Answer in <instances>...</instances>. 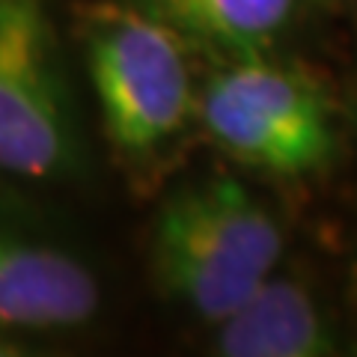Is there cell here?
<instances>
[{
	"label": "cell",
	"mask_w": 357,
	"mask_h": 357,
	"mask_svg": "<svg viewBox=\"0 0 357 357\" xmlns=\"http://www.w3.org/2000/svg\"><path fill=\"white\" fill-rule=\"evenodd\" d=\"M84 69L122 173L152 182L199 131L197 51L128 0L84 6Z\"/></svg>",
	"instance_id": "1"
},
{
	"label": "cell",
	"mask_w": 357,
	"mask_h": 357,
	"mask_svg": "<svg viewBox=\"0 0 357 357\" xmlns=\"http://www.w3.org/2000/svg\"><path fill=\"white\" fill-rule=\"evenodd\" d=\"M283 256L280 218L229 176L178 188L152 220V283L206 325H218L241 307Z\"/></svg>",
	"instance_id": "2"
},
{
	"label": "cell",
	"mask_w": 357,
	"mask_h": 357,
	"mask_svg": "<svg viewBox=\"0 0 357 357\" xmlns=\"http://www.w3.org/2000/svg\"><path fill=\"white\" fill-rule=\"evenodd\" d=\"M199 131L248 170L304 178L342 149V107L304 63L280 54L218 60L203 77Z\"/></svg>",
	"instance_id": "3"
},
{
	"label": "cell",
	"mask_w": 357,
	"mask_h": 357,
	"mask_svg": "<svg viewBox=\"0 0 357 357\" xmlns=\"http://www.w3.org/2000/svg\"><path fill=\"white\" fill-rule=\"evenodd\" d=\"M84 164V126L48 3L0 0V176L57 185Z\"/></svg>",
	"instance_id": "4"
},
{
	"label": "cell",
	"mask_w": 357,
	"mask_h": 357,
	"mask_svg": "<svg viewBox=\"0 0 357 357\" xmlns=\"http://www.w3.org/2000/svg\"><path fill=\"white\" fill-rule=\"evenodd\" d=\"M105 304L96 271L60 244L0 229V333H75Z\"/></svg>",
	"instance_id": "5"
},
{
	"label": "cell",
	"mask_w": 357,
	"mask_h": 357,
	"mask_svg": "<svg viewBox=\"0 0 357 357\" xmlns=\"http://www.w3.org/2000/svg\"><path fill=\"white\" fill-rule=\"evenodd\" d=\"M211 333V351L223 357H333L342 354L325 298L307 277L274 268Z\"/></svg>",
	"instance_id": "6"
},
{
	"label": "cell",
	"mask_w": 357,
	"mask_h": 357,
	"mask_svg": "<svg viewBox=\"0 0 357 357\" xmlns=\"http://www.w3.org/2000/svg\"><path fill=\"white\" fill-rule=\"evenodd\" d=\"M178 33L197 54L241 60L280 54L316 9V0H128Z\"/></svg>",
	"instance_id": "7"
},
{
	"label": "cell",
	"mask_w": 357,
	"mask_h": 357,
	"mask_svg": "<svg viewBox=\"0 0 357 357\" xmlns=\"http://www.w3.org/2000/svg\"><path fill=\"white\" fill-rule=\"evenodd\" d=\"M18 354H27L24 345L15 337H3V333H0V357H18Z\"/></svg>",
	"instance_id": "8"
},
{
	"label": "cell",
	"mask_w": 357,
	"mask_h": 357,
	"mask_svg": "<svg viewBox=\"0 0 357 357\" xmlns=\"http://www.w3.org/2000/svg\"><path fill=\"white\" fill-rule=\"evenodd\" d=\"M345 114H349L351 126L357 128V69H354V77H351V93H349V107H345Z\"/></svg>",
	"instance_id": "9"
},
{
	"label": "cell",
	"mask_w": 357,
	"mask_h": 357,
	"mask_svg": "<svg viewBox=\"0 0 357 357\" xmlns=\"http://www.w3.org/2000/svg\"><path fill=\"white\" fill-rule=\"evenodd\" d=\"M354 301H357V259H354Z\"/></svg>",
	"instance_id": "10"
},
{
	"label": "cell",
	"mask_w": 357,
	"mask_h": 357,
	"mask_svg": "<svg viewBox=\"0 0 357 357\" xmlns=\"http://www.w3.org/2000/svg\"><path fill=\"white\" fill-rule=\"evenodd\" d=\"M349 3H357V0H349Z\"/></svg>",
	"instance_id": "11"
}]
</instances>
